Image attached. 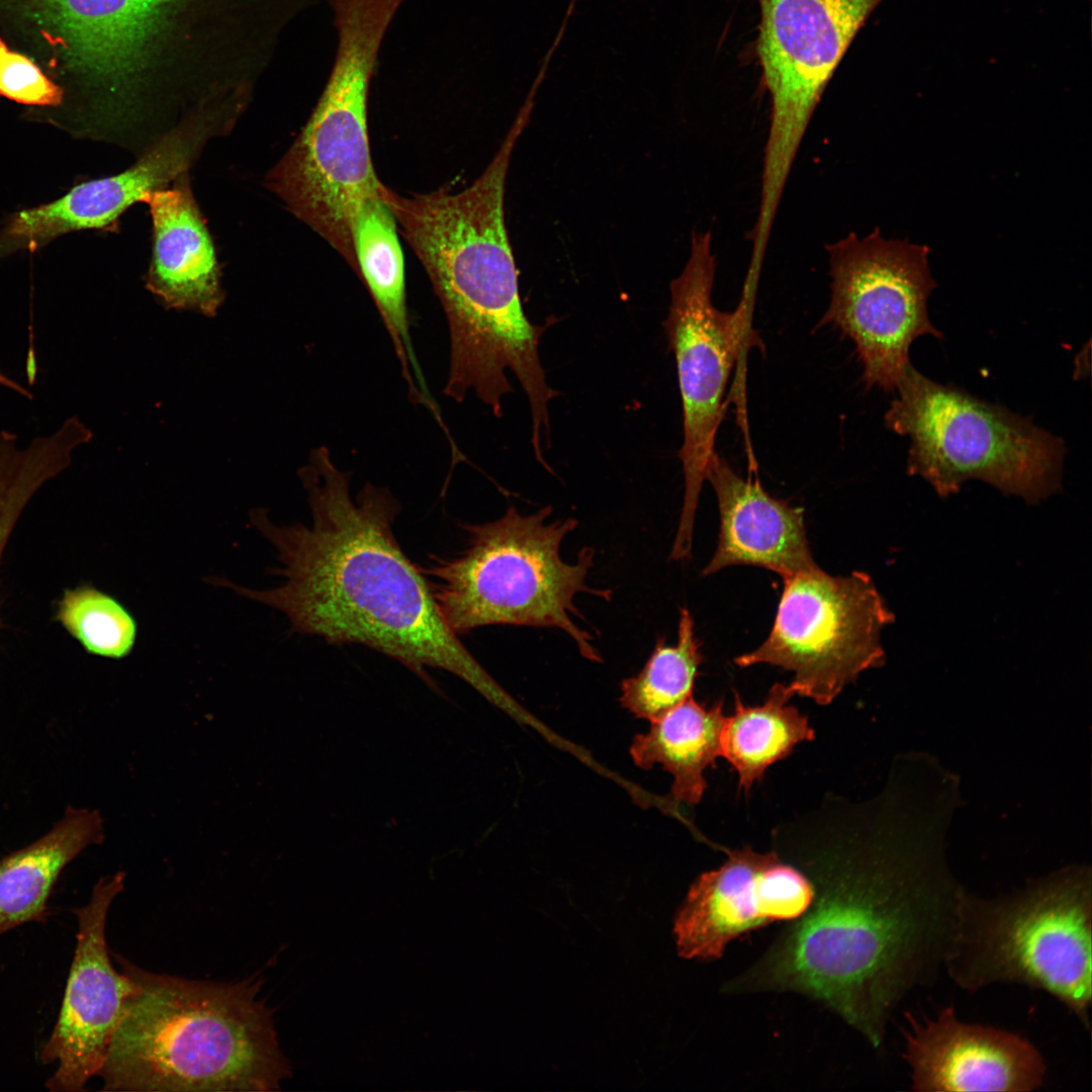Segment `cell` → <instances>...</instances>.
<instances>
[{
  "label": "cell",
  "instance_id": "6da1fadb",
  "mask_svg": "<svg viewBox=\"0 0 1092 1092\" xmlns=\"http://www.w3.org/2000/svg\"><path fill=\"white\" fill-rule=\"evenodd\" d=\"M881 825L841 828L792 850L811 904L723 993L807 996L883 1046L896 1007L943 969L962 885L939 840L893 841Z\"/></svg>",
  "mask_w": 1092,
  "mask_h": 1092
},
{
  "label": "cell",
  "instance_id": "7a4b0ae2",
  "mask_svg": "<svg viewBox=\"0 0 1092 1092\" xmlns=\"http://www.w3.org/2000/svg\"><path fill=\"white\" fill-rule=\"evenodd\" d=\"M310 509L308 525L274 524L251 511L252 525L275 548L281 577L267 589L225 578L209 581L275 609L291 631L331 644H359L402 662L452 671L488 693L494 682L446 624L429 581L400 548L393 523L400 505L388 488L366 483L355 497L350 473L318 447L299 470Z\"/></svg>",
  "mask_w": 1092,
  "mask_h": 1092
},
{
  "label": "cell",
  "instance_id": "3957f363",
  "mask_svg": "<svg viewBox=\"0 0 1092 1092\" xmlns=\"http://www.w3.org/2000/svg\"><path fill=\"white\" fill-rule=\"evenodd\" d=\"M144 152L207 98L255 84L296 0H5Z\"/></svg>",
  "mask_w": 1092,
  "mask_h": 1092
},
{
  "label": "cell",
  "instance_id": "277c9868",
  "mask_svg": "<svg viewBox=\"0 0 1092 1092\" xmlns=\"http://www.w3.org/2000/svg\"><path fill=\"white\" fill-rule=\"evenodd\" d=\"M531 113L524 105L494 157L467 188L443 186L403 196L381 183L380 195L426 270L445 311L450 366L444 393L458 402L473 392L495 417L512 392L511 370L525 391L532 424L549 422L558 394L547 381L539 342L549 326L523 310L519 273L505 221L506 179L513 150Z\"/></svg>",
  "mask_w": 1092,
  "mask_h": 1092
},
{
  "label": "cell",
  "instance_id": "5b68a950",
  "mask_svg": "<svg viewBox=\"0 0 1092 1092\" xmlns=\"http://www.w3.org/2000/svg\"><path fill=\"white\" fill-rule=\"evenodd\" d=\"M97 1074L105 1091H275L292 1075L261 979L218 983L145 971Z\"/></svg>",
  "mask_w": 1092,
  "mask_h": 1092
},
{
  "label": "cell",
  "instance_id": "8992f818",
  "mask_svg": "<svg viewBox=\"0 0 1092 1092\" xmlns=\"http://www.w3.org/2000/svg\"><path fill=\"white\" fill-rule=\"evenodd\" d=\"M333 12L338 41L329 78L299 134L265 180L357 275L355 217L382 183L369 147L368 95L393 15L375 0H341Z\"/></svg>",
  "mask_w": 1092,
  "mask_h": 1092
},
{
  "label": "cell",
  "instance_id": "52a82bcc",
  "mask_svg": "<svg viewBox=\"0 0 1092 1092\" xmlns=\"http://www.w3.org/2000/svg\"><path fill=\"white\" fill-rule=\"evenodd\" d=\"M550 506L531 515L510 507L483 524H467V546L450 559L432 558L420 567L446 624L459 637L483 626L556 628L579 653L601 660L593 636L581 629L574 600L586 593L609 600L610 590L586 583L595 550L583 547L575 562L561 557V545L577 527L573 518L548 522Z\"/></svg>",
  "mask_w": 1092,
  "mask_h": 1092
},
{
  "label": "cell",
  "instance_id": "ba28073f",
  "mask_svg": "<svg viewBox=\"0 0 1092 1092\" xmlns=\"http://www.w3.org/2000/svg\"><path fill=\"white\" fill-rule=\"evenodd\" d=\"M1091 893L1085 867L1062 870L996 898L961 886L943 969L970 993L996 983L1045 991L1089 1029Z\"/></svg>",
  "mask_w": 1092,
  "mask_h": 1092
},
{
  "label": "cell",
  "instance_id": "9c48e42d",
  "mask_svg": "<svg viewBox=\"0 0 1092 1092\" xmlns=\"http://www.w3.org/2000/svg\"><path fill=\"white\" fill-rule=\"evenodd\" d=\"M885 415L887 427L910 438L909 475L940 497L968 480L1037 504L1062 487L1063 440L1005 406L927 378L911 364Z\"/></svg>",
  "mask_w": 1092,
  "mask_h": 1092
},
{
  "label": "cell",
  "instance_id": "30bf717a",
  "mask_svg": "<svg viewBox=\"0 0 1092 1092\" xmlns=\"http://www.w3.org/2000/svg\"><path fill=\"white\" fill-rule=\"evenodd\" d=\"M783 581L770 633L734 662L792 671L795 696L828 705L859 673L884 664L881 635L894 613L863 571L833 576L816 565Z\"/></svg>",
  "mask_w": 1092,
  "mask_h": 1092
},
{
  "label": "cell",
  "instance_id": "8fae6325",
  "mask_svg": "<svg viewBox=\"0 0 1092 1092\" xmlns=\"http://www.w3.org/2000/svg\"><path fill=\"white\" fill-rule=\"evenodd\" d=\"M716 270L711 234L695 233L682 272L670 283L663 322L673 352L681 397L684 442L679 450L685 495L672 549L692 550L693 528L703 482L715 452L724 415L723 398L734 362L746 344L753 300L741 297L733 312L712 300Z\"/></svg>",
  "mask_w": 1092,
  "mask_h": 1092
},
{
  "label": "cell",
  "instance_id": "7c38bea8",
  "mask_svg": "<svg viewBox=\"0 0 1092 1092\" xmlns=\"http://www.w3.org/2000/svg\"><path fill=\"white\" fill-rule=\"evenodd\" d=\"M826 249L831 299L819 326L833 325L852 340L867 388L894 391L910 365L914 340L942 338L927 311L936 287L929 249L888 240L878 229L864 237L849 234Z\"/></svg>",
  "mask_w": 1092,
  "mask_h": 1092
},
{
  "label": "cell",
  "instance_id": "4fadbf2b",
  "mask_svg": "<svg viewBox=\"0 0 1092 1092\" xmlns=\"http://www.w3.org/2000/svg\"><path fill=\"white\" fill-rule=\"evenodd\" d=\"M882 0H757V57L771 100L758 212L777 214L815 108L844 53Z\"/></svg>",
  "mask_w": 1092,
  "mask_h": 1092
},
{
  "label": "cell",
  "instance_id": "5bb4252c",
  "mask_svg": "<svg viewBox=\"0 0 1092 1092\" xmlns=\"http://www.w3.org/2000/svg\"><path fill=\"white\" fill-rule=\"evenodd\" d=\"M252 90L225 91L201 102L139 155L122 172L73 187L50 203L17 212L5 230L16 246L38 248L75 231L113 232L133 204L171 185L198 160L212 139L226 134L245 111Z\"/></svg>",
  "mask_w": 1092,
  "mask_h": 1092
},
{
  "label": "cell",
  "instance_id": "9a60e30c",
  "mask_svg": "<svg viewBox=\"0 0 1092 1092\" xmlns=\"http://www.w3.org/2000/svg\"><path fill=\"white\" fill-rule=\"evenodd\" d=\"M125 874L100 878L89 901L73 909L78 929L76 947L54 1029L39 1051L43 1064L57 1063L46 1087L77 1092L96 1076L133 983L111 964L106 921Z\"/></svg>",
  "mask_w": 1092,
  "mask_h": 1092
},
{
  "label": "cell",
  "instance_id": "2e32d148",
  "mask_svg": "<svg viewBox=\"0 0 1092 1092\" xmlns=\"http://www.w3.org/2000/svg\"><path fill=\"white\" fill-rule=\"evenodd\" d=\"M718 869L691 885L673 919L677 954L712 962L740 935L776 921H791L811 904L813 888L795 866L777 852L750 847L726 850Z\"/></svg>",
  "mask_w": 1092,
  "mask_h": 1092
},
{
  "label": "cell",
  "instance_id": "e0dca14e",
  "mask_svg": "<svg viewBox=\"0 0 1092 1092\" xmlns=\"http://www.w3.org/2000/svg\"><path fill=\"white\" fill-rule=\"evenodd\" d=\"M905 1018L903 1058L912 1090L1026 1092L1044 1083V1059L1020 1034L963 1022L952 1006L935 1018L910 1012Z\"/></svg>",
  "mask_w": 1092,
  "mask_h": 1092
},
{
  "label": "cell",
  "instance_id": "ac0fdd59",
  "mask_svg": "<svg viewBox=\"0 0 1092 1092\" xmlns=\"http://www.w3.org/2000/svg\"><path fill=\"white\" fill-rule=\"evenodd\" d=\"M720 514L718 545L703 575L726 566L754 565L782 578L815 567L803 510L770 496L757 478L743 479L717 453L706 475Z\"/></svg>",
  "mask_w": 1092,
  "mask_h": 1092
},
{
  "label": "cell",
  "instance_id": "d6986e66",
  "mask_svg": "<svg viewBox=\"0 0 1092 1092\" xmlns=\"http://www.w3.org/2000/svg\"><path fill=\"white\" fill-rule=\"evenodd\" d=\"M145 203L153 231L146 288L167 308L215 315L225 297L221 270L189 173L155 191Z\"/></svg>",
  "mask_w": 1092,
  "mask_h": 1092
},
{
  "label": "cell",
  "instance_id": "ffe728a7",
  "mask_svg": "<svg viewBox=\"0 0 1092 1092\" xmlns=\"http://www.w3.org/2000/svg\"><path fill=\"white\" fill-rule=\"evenodd\" d=\"M99 811L69 806L42 836L0 859V935L28 922H44L49 900L67 866L103 842Z\"/></svg>",
  "mask_w": 1092,
  "mask_h": 1092
},
{
  "label": "cell",
  "instance_id": "44dd1931",
  "mask_svg": "<svg viewBox=\"0 0 1092 1092\" xmlns=\"http://www.w3.org/2000/svg\"><path fill=\"white\" fill-rule=\"evenodd\" d=\"M393 213L380 193L360 205L353 225L357 276L362 280L390 337L415 403H434L412 344L402 251Z\"/></svg>",
  "mask_w": 1092,
  "mask_h": 1092
},
{
  "label": "cell",
  "instance_id": "7402d4cb",
  "mask_svg": "<svg viewBox=\"0 0 1092 1092\" xmlns=\"http://www.w3.org/2000/svg\"><path fill=\"white\" fill-rule=\"evenodd\" d=\"M725 720L722 701L708 707L691 696L635 736L630 754L643 769L661 764L673 777L672 799L695 805L707 788L705 770L721 756Z\"/></svg>",
  "mask_w": 1092,
  "mask_h": 1092
},
{
  "label": "cell",
  "instance_id": "603a6c76",
  "mask_svg": "<svg viewBox=\"0 0 1092 1092\" xmlns=\"http://www.w3.org/2000/svg\"><path fill=\"white\" fill-rule=\"evenodd\" d=\"M794 696L788 685L776 682L763 704L747 706L734 692V712L726 717L721 734V756L733 766L745 793L797 744L815 738L808 718L789 704Z\"/></svg>",
  "mask_w": 1092,
  "mask_h": 1092
},
{
  "label": "cell",
  "instance_id": "cb8c5ba5",
  "mask_svg": "<svg viewBox=\"0 0 1092 1092\" xmlns=\"http://www.w3.org/2000/svg\"><path fill=\"white\" fill-rule=\"evenodd\" d=\"M703 661L693 617L689 609L681 608L676 644L668 645L665 638H658L644 667L621 682L622 706L637 718L657 720L693 696Z\"/></svg>",
  "mask_w": 1092,
  "mask_h": 1092
},
{
  "label": "cell",
  "instance_id": "d4e9b609",
  "mask_svg": "<svg viewBox=\"0 0 1092 1092\" xmlns=\"http://www.w3.org/2000/svg\"><path fill=\"white\" fill-rule=\"evenodd\" d=\"M17 441L14 433L0 431V562L25 507L47 481L72 463V453L79 444L66 427L34 438L24 449Z\"/></svg>",
  "mask_w": 1092,
  "mask_h": 1092
},
{
  "label": "cell",
  "instance_id": "484cf974",
  "mask_svg": "<svg viewBox=\"0 0 1092 1092\" xmlns=\"http://www.w3.org/2000/svg\"><path fill=\"white\" fill-rule=\"evenodd\" d=\"M57 621L89 653L122 659L136 643L138 622L114 597L89 584L66 589L57 605Z\"/></svg>",
  "mask_w": 1092,
  "mask_h": 1092
},
{
  "label": "cell",
  "instance_id": "4316f807",
  "mask_svg": "<svg viewBox=\"0 0 1092 1092\" xmlns=\"http://www.w3.org/2000/svg\"><path fill=\"white\" fill-rule=\"evenodd\" d=\"M0 95L26 105L53 106L61 103L63 90L31 59L5 46L0 50Z\"/></svg>",
  "mask_w": 1092,
  "mask_h": 1092
},
{
  "label": "cell",
  "instance_id": "83f0119b",
  "mask_svg": "<svg viewBox=\"0 0 1092 1092\" xmlns=\"http://www.w3.org/2000/svg\"><path fill=\"white\" fill-rule=\"evenodd\" d=\"M35 356H36V354H35V349H34L33 324H32V322L30 320V323H29V326H28V347H27L26 358H25V375H26V379H27V384L29 386L34 385L35 380H36V376H37V372H38L37 362H36V357Z\"/></svg>",
  "mask_w": 1092,
  "mask_h": 1092
},
{
  "label": "cell",
  "instance_id": "f1b7e54d",
  "mask_svg": "<svg viewBox=\"0 0 1092 1092\" xmlns=\"http://www.w3.org/2000/svg\"><path fill=\"white\" fill-rule=\"evenodd\" d=\"M0 385L5 386V387L15 391L16 393L20 394L21 396L25 397L28 400L33 399V394L27 388H24L17 381L9 378L8 376L3 374L2 372H0Z\"/></svg>",
  "mask_w": 1092,
  "mask_h": 1092
},
{
  "label": "cell",
  "instance_id": "f546056e",
  "mask_svg": "<svg viewBox=\"0 0 1092 1092\" xmlns=\"http://www.w3.org/2000/svg\"><path fill=\"white\" fill-rule=\"evenodd\" d=\"M5 46H6V43H5V42L3 41V39H2L1 37H0V50H1V49H2L3 47H5Z\"/></svg>",
  "mask_w": 1092,
  "mask_h": 1092
}]
</instances>
